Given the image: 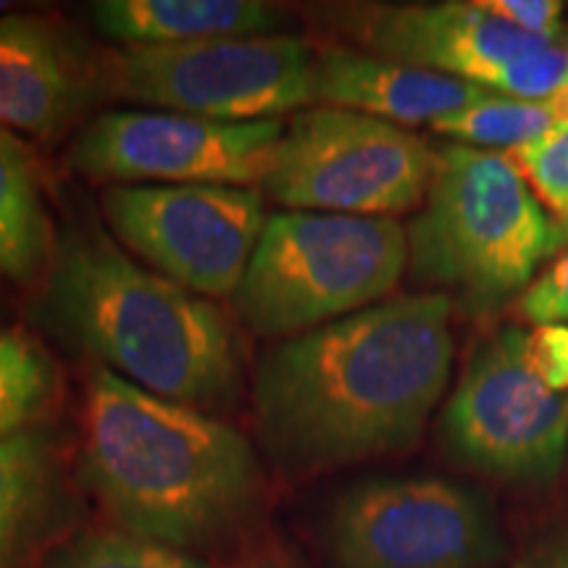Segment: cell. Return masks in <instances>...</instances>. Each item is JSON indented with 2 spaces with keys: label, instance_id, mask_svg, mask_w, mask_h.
I'll return each instance as SVG.
<instances>
[{
  "label": "cell",
  "instance_id": "6da1fadb",
  "mask_svg": "<svg viewBox=\"0 0 568 568\" xmlns=\"http://www.w3.org/2000/svg\"><path fill=\"white\" fill-rule=\"evenodd\" d=\"M453 297H389L284 339L253 376L255 432L287 471L406 450L453 368Z\"/></svg>",
  "mask_w": 568,
  "mask_h": 568
},
{
  "label": "cell",
  "instance_id": "7a4b0ae2",
  "mask_svg": "<svg viewBox=\"0 0 568 568\" xmlns=\"http://www.w3.org/2000/svg\"><path fill=\"white\" fill-rule=\"evenodd\" d=\"M82 479L122 531L187 552L243 527L264 495L237 429L103 366L84 385Z\"/></svg>",
  "mask_w": 568,
  "mask_h": 568
},
{
  "label": "cell",
  "instance_id": "3957f363",
  "mask_svg": "<svg viewBox=\"0 0 568 568\" xmlns=\"http://www.w3.org/2000/svg\"><path fill=\"white\" fill-rule=\"evenodd\" d=\"M30 316L109 372L184 406H222L243 382V339L232 318L134 264L95 224L71 219L55 234Z\"/></svg>",
  "mask_w": 568,
  "mask_h": 568
},
{
  "label": "cell",
  "instance_id": "277c9868",
  "mask_svg": "<svg viewBox=\"0 0 568 568\" xmlns=\"http://www.w3.org/2000/svg\"><path fill=\"white\" fill-rule=\"evenodd\" d=\"M406 234L410 276L443 287L474 316L529 287L537 266L560 251L558 222L506 153L458 142L437 151L435 180Z\"/></svg>",
  "mask_w": 568,
  "mask_h": 568
},
{
  "label": "cell",
  "instance_id": "5b68a950",
  "mask_svg": "<svg viewBox=\"0 0 568 568\" xmlns=\"http://www.w3.org/2000/svg\"><path fill=\"white\" fill-rule=\"evenodd\" d=\"M406 266L408 234L395 219L274 213L232 305L253 335L297 337L382 303Z\"/></svg>",
  "mask_w": 568,
  "mask_h": 568
},
{
  "label": "cell",
  "instance_id": "8992f818",
  "mask_svg": "<svg viewBox=\"0 0 568 568\" xmlns=\"http://www.w3.org/2000/svg\"><path fill=\"white\" fill-rule=\"evenodd\" d=\"M318 48L297 34H253L130 45L98 53L101 98L245 124L297 113L311 101Z\"/></svg>",
  "mask_w": 568,
  "mask_h": 568
},
{
  "label": "cell",
  "instance_id": "52a82bcc",
  "mask_svg": "<svg viewBox=\"0 0 568 568\" xmlns=\"http://www.w3.org/2000/svg\"><path fill=\"white\" fill-rule=\"evenodd\" d=\"M437 151L418 134L332 105L284 122L264 190L290 211L393 219L424 203Z\"/></svg>",
  "mask_w": 568,
  "mask_h": 568
},
{
  "label": "cell",
  "instance_id": "ba28073f",
  "mask_svg": "<svg viewBox=\"0 0 568 568\" xmlns=\"http://www.w3.org/2000/svg\"><path fill=\"white\" fill-rule=\"evenodd\" d=\"M443 437L460 464L516 485L558 477L568 450V393L539 379L527 332L506 326L477 345L443 410Z\"/></svg>",
  "mask_w": 568,
  "mask_h": 568
},
{
  "label": "cell",
  "instance_id": "9c48e42d",
  "mask_svg": "<svg viewBox=\"0 0 568 568\" xmlns=\"http://www.w3.org/2000/svg\"><path fill=\"white\" fill-rule=\"evenodd\" d=\"M103 213L155 274L201 297H234L266 226L264 195L224 184H113Z\"/></svg>",
  "mask_w": 568,
  "mask_h": 568
},
{
  "label": "cell",
  "instance_id": "30bf717a",
  "mask_svg": "<svg viewBox=\"0 0 568 568\" xmlns=\"http://www.w3.org/2000/svg\"><path fill=\"white\" fill-rule=\"evenodd\" d=\"M339 568H487L506 552L487 503L445 479H372L329 516Z\"/></svg>",
  "mask_w": 568,
  "mask_h": 568
},
{
  "label": "cell",
  "instance_id": "8fae6325",
  "mask_svg": "<svg viewBox=\"0 0 568 568\" xmlns=\"http://www.w3.org/2000/svg\"><path fill=\"white\" fill-rule=\"evenodd\" d=\"M282 119L226 124L172 111H105L71 140L67 166L90 180L264 184Z\"/></svg>",
  "mask_w": 568,
  "mask_h": 568
},
{
  "label": "cell",
  "instance_id": "7c38bea8",
  "mask_svg": "<svg viewBox=\"0 0 568 568\" xmlns=\"http://www.w3.org/2000/svg\"><path fill=\"white\" fill-rule=\"evenodd\" d=\"M339 17L347 34L374 55L458 77L493 92H503L518 59L556 45L516 30L479 0L347 6Z\"/></svg>",
  "mask_w": 568,
  "mask_h": 568
},
{
  "label": "cell",
  "instance_id": "4fadbf2b",
  "mask_svg": "<svg viewBox=\"0 0 568 568\" xmlns=\"http://www.w3.org/2000/svg\"><path fill=\"white\" fill-rule=\"evenodd\" d=\"M101 98L98 53L53 13L0 17V126L53 142Z\"/></svg>",
  "mask_w": 568,
  "mask_h": 568
},
{
  "label": "cell",
  "instance_id": "5bb4252c",
  "mask_svg": "<svg viewBox=\"0 0 568 568\" xmlns=\"http://www.w3.org/2000/svg\"><path fill=\"white\" fill-rule=\"evenodd\" d=\"M487 92L493 90L439 71L326 45L316 53L311 101L400 126L437 124L481 101Z\"/></svg>",
  "mask_w": 568,
  "mask_h": 568
},
{
  "label": "cell",
  "instance_id": "9a60e30c",
  "mask_svg": "<svg viewBox=\"0 0 568 568\" xmlns=\"http://www.w3.org/2000/svg\"><path fill=\"white\" fill-rule=\"evenodd\" d=\"M90 19L103 38L130 48L276 34L284 11L264 0H101Z\"/></svg>",
  "mask_w": 568,
  "mask_h": 568
},
{
  "label": "cell",
  "instance_id": "2e32d148",
  "mask_svg": "<svg viewBox=\"0 0 568 568\" xmlns=\"http://www.w3.org/2000/svg\"><path fill=\"white\" fill-rule=\"evenodd\" d=\"M63 458L48 426L0 439V568H30L63 508Z\"/></svg>",
  "mask_w": 568,
  "mask_h": 568
},
{
  "label": "cell",
  "instance_id": "e0dca14e",
  "mask_svg": "<svg viewBox=\"0 0 568 568\" xmlns=\"http://www.w3.org/2000/svg\"><path fill=\"white\" fill-rule=\"evenodd\" d=\"M53 243L55 230L38 155L0 126V282L38 287Z\"/></svg>",
  "mask_w": 568,
  "mask_h": 568
},
{
  "label": "cell",
  "instance_id": "ac0fdd59",
  "mask_svg": "<svg viewBox=\"0 0 568 568\" xmlns=\"http://www.w3.org/2000/svg\"><path fill=\"white\" fill-rule=\"evenodd\" d=\"M61 372L24 326L0 329V439L48 426L61 400Z\"/></svg>",
  "mask_w": 568,
  "mask_h": 568
},
{
  "label": "cell",
  "instance_id": "d6986e66",
  "mask_svg": "<svg viewBox=\"0 0 568 568\" xmlns=\"http://www.w3.org/2000/svg\"><path fill=\"white\" fill-rule=\"evenodd\" d=\"M552 124L556 122L545 101H521L500 92H487L468 109L432 124V130L458 140V145L479 148V151H495V148L510 151L548 132Z\"/></svg>",
  "mask_w": 568,
  "mask_h": 568
},
{
  "label": "cell",
  "instance_id": "ffe728a7",
  "mask_svg": "<svg viewBox=\"0 0 568 568\" xmlns=\"http://www.w3.org/2000/svg\"><path fill=\"white\" fill-rule=\"evenodd\" d=\"M40 568H211L193 552L130 531H84L42 558Z\"/></svg>",
  "mask_w": 568,
  "mask_h": 568
},
{
  "label": "cell",
  "instance_id": "44dd1931",
  "mask_svg": "<svg viewBox=\"0 0 568 568\" xmlns=\"http://www.w3.org/2000/svg\"><path fill=\"white\" fill-rule=\"evenodd\" d=\"M506 159L524 176L537 201L556 216L568 219V124H552L539 138L506 151Z\"/></svg>",
  "mask_w": 568,
  "mask_h": 568
},
{
  "label": "cell",
  "instance_id": "7402d4cb",
  "mask_svg": "<svg viewBox=\"0 0 568 568\" xmlns=\"http://www.w3.org/2000/svg\"><path fill=\"white\" fill-rule=\"evenodd\" d=\"M518 308L535 326H568V251L560 253L521 293Z\"/></svg>",
  "mask_w": 568,
  "mask_h": 568
},
{
  "label": "cell",
  "instance_id": "603a6c76",
  "mask_svg": "<svg viewBox=\"0 0 568 568\" xmlns=\"http://www.w3.org/2000/svg\"><path fill=\"white\" fill-rule=\"evenodd\" d=\"M527 355L539 379L568 393V326L545 324L527 332Z\"/></svg>",
  "mask_w": 568,
  "mask_h": 568
},
{
  "label": "cell",
  "instance_id": "cb8c5ba5",
  "mask_svg": "<svg viewBox=\"0 0 568 568\" xmlns=\"http://www.w3.org/2000/svg\"><path fill=\"white\" fill-rule=\"evenodd\" d=\"M479 3L531 38L545 42L558 40L560 17H564L560 0H479Z\"/></svg>",
  "mask_w": 568,
  "mask_h": 568
},
{
  "label": "cell",
  "instance_id": "d4e9b609",
  "mask_svg": "<svg viewBox=\"0 0 568 568\" xmlns=\"http://www.w3.org/2000/svg\"><path fill=\"white\" fill-rule=\"evenodd\" d=\"M514 568H568V535L542 539Z\"/></svg>",
  "mask_w": 568,
  "mask_h": 568
},
{
  "label": "cell",
  "instance_id": "484cf974",
  "mask_svg": "<svg viewBox=\"0 0 568 568\" xmlns=\"http://www.w3.org/2000/svg\"><path fill=\"white\" fill-rule=\"evenodd\" d=\"M545 105H548L552 122L568 124V82L560 90L552 92L550 98H545Z\"/></svg>",
  "mask_w": 568,
  "mask_h": 568
},
{
  "label": "cell",
  "instance_id": "4316f807",
  "mask_svg": "<svg viewBox=\"0 0 568 568\" xmlns=\"http://www.w3.org/2000/svg\"><path fill=\"white\" fill-rule=\"evenodd\" d=\"M237 568H293V566L280 564V560H258V564H247V566H237Z\"/></svg>",
  "mask_w": 568,
  "mask_h": 568
},
{
  "label": "cell",
  "instance_id": "83f0119b",
  "mask_svg": "<svg viewBox=\"0 0 568 568\" xmlns=\"http://www.w3.org/2000/svg\"><path fill=\"white\" fill-rule=\"evenodd\" d=\"M558 240L560 247H568V219L566 222H558Z\"/></svg>",
  "mask_w": 568,
  "mask_h": 568
},
{
  "label": "cell",
  "instance_id": "f1b7e54d",
  "mask_svg": "<svg viewBox=\"0 0 568 568\" xmlns=\"http://www.w3.org/2000/svg\"><path fill=\"white\" fill-rule=\"evenodd\" d=\"M566 61H568V48H566Z\"/></svg>",
  "mask_w": 568,
  "mask_h": 568
}]
</instances>
